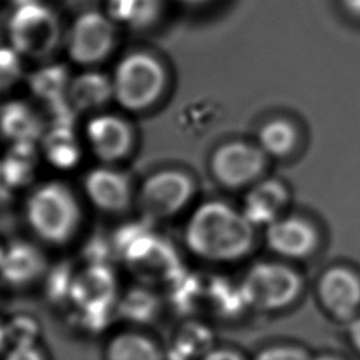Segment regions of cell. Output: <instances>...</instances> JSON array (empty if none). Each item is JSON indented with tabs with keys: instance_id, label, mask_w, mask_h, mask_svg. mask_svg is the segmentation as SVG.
Returning a JSON list of instances; mask_svg holds the SVG:
<instances>
[{
	"instance_id": "obj_26",
	"label": "cell",
	"mask_w": 360,
	"mask_h": 360,
	"mask_svg": "<svg viewBox=\"0 0 360 360\" xmlns=\"http://www.w3.org/2000/svg\"><path fill=\"white\" fill-rule=\"evenodd\" d=\"M21 76V55L13 46H0V93L14 87Z\"/></svg>"
},
{
	"instance_id": "obj_17",
	"label": "cell",
	"mask_w": 360,
	"mask_h": 360,
	"mask_svg": "<svg viewBox=\"0 0 360 360\" xmlns=\"http://www.w3.org/2000/svg\"><path fill=\"white\" fill-rule=\"evenodd\" d=\"M0 132L11 143H35L44 135L39 118L21 101H11L0 108Z\"/></svg>"
},
{
	"instance_id": "obj_14",
	"label": "cell",
	"mask_w": 360,
	"mask_h": 360,
	"mask_svg": "<svg viewBox=\"0 0 360 360\" xmlns=\"http://www.w3.org/2000/svg\"><path fill=\"white\" fill-rule=\"evenodd\" d=\"M45 270V257L42 252L30 242L15 240L4 248L0 274L14 285L31 283Z\"/></svg>"
},
{
	"instance_id": "obj_34",
	"label": "cell",
	"mask_w": 360,
	"mask_h": 360,
	"mask_svg": "<svg viewBox=\"0 0 360 360\" xmlns=\"http://www.w3.org/2000/svg\"><path fill=\"white\" fill-rule=\"evenodd\" d=\"M183 1L188 4H201V3H205L207 0H183Z\"/></svg>"
},
{
	"instance_id": "obj_11",
	"label": "cell",
	"mask_w": 360,
	"mask_h": 360,
	"mask_svg": "<svg viewBox=\"0 0 360 360\" xmlns=\"http://www.w3.org/2000/svg\"><path fill=\"white\" fill-rule=\"evenodd\" d=\"M84 191L89 200L101 211L122 212L132 198L129 179L111 167H97L84 177Z\"/></svg>"
},
{
	"instance_id": "obj_8",
	"label": "cell",
	"mask_w": 360,
	"mask_h": 360,
	"mask_svg": "<svg viewBox=\"0 0 360 360\" xmlns=\"http://www.w3.org/2000/svg\"><path fill=\"white\" fill-rule=\"evenodd\" d=\"M115 42L114 21L100 11L80 14L68 35L69 58L79 65L89 66L104 60Z\"/></svg>"
},
{
	"instance_id": "obj_21",
	"label": "cell",
	"mask_w": 360,
	"mask_h": 360,
	"mask_svg": "<svg viewBox=\"0 0 360 360\" xmlns=\"http://www.w3.org/2000/svg\"><path fill=\"white\" fill-rule=\"evenodd\" d=\"M38 153L34 143H13L0 162V174L4 186L24 187L35 176Z\"/></svg>"
},
{
	"instance_id": "obj_24",
	"label": "cell",
	"mask_w": 360,
	"mask_h": 360,
	"mask_svg": "<svg viewBox=\"0 0 360 360\" xmlns=\"http://www.w3.org/2000/svg\"><path fill=\"white\" fill-rule=\"evenodd\" d=\"M259 139L264 152L283 156L290 153L295 146L297 131L285 120H273L260 129Z\"/></svg>"
},
{
	"instance_id": "obj_27",
	"label": "cell",
	"mask_w": 360,
	"mask_h": 360,
	"mask_svg": "<svg viewBox=\"0 0 360 360\" xmlns=\"http://www.w3.org/2000/svg\"><path fill=\"white\" fill-rule=\"evenodd\" d=\"M155 297L145 290H132L124 300V308L129 315H134L136 311L138 316L149 315L155 308Z\"/></svg>"
},
{
	"instance_id": "obj_28",
	"label": "cell",
	"mask_w": 360,
	"mask_h": 360,
	"mask_svg": "<svg viewBox=\"0 0 360 360\" xmlns=\"http://www.w3.org/2000/svg\"><path fill=\"white\" fill-rule=\"evenodd\" d=\"M0 360H48V357L38 343H34L8 346Z\"/></svg>"
},
{
	"instance_id": "obj_4",
	"label": "cell",
	"mask_w": 360,
	"mask_h": 360,
	"mask_svg": "<svg viewBox=\"0 0 360 360\" xmlns=\"http://www.w3.org/2000/svg\"><path fill=\"white\" fill-rule=\"evenodd\" d=\"M128 269L145 283L169 281L180 273V260L169 240L142 228H128L118 238Z\"/></svg>"
},
{
	"instance_id": "obj_30",
	"label": "cell",
	"mask_w": 360,
	"mask_h": 360,
	"mask_svg": "<svg viewBox=\"0 0 360 360\" xmlns=\"http://www.w3.org/2000/svg\"><path fill=\"white\" fill-rule=\"evenodd\" d=\"M201 360H243V359L232 350L222 349V347H212L204 356H201Z\"/></svg>"
},
{
	"instance_id": "obj_13",
	"label": "cell",
	"mask_w": 360,
	"mask_h": 360,
	"mask_svg": "<svg viewBox=\"0 0 360 360\" xmlns=\"http://www.w3.org/2000/svg\"><path fill=\"white\" fill-rule=\"evenodd\" d=\"M319 292L325 305L340 316H347L360 305V280L345 267H333L321 278Z\"/></svg>"
},
{
	"instance_id": "obj_16",
	"label": "cell",
	"mask_w": 360,
	"mask_h": 360,
	"mask_svg": "<svg viewBox=\"0 0 360 360\" xmlns=\"http://www.w3.org/2000/svg\"><path fill=\"white\" fill-rule=\"evenodd\" d=\"M288 200L287 190L278 181H263L253 187L245 198L243 215L252 225H270Z\"/></svg>"
},
{
	"instance_id": "obj_19",
	"label": "cell",
	"mask_w": 360,
	"mask_h": 360,
	"mask_svg": "<svg viewBox=\"0 0 360 360\" xmlns=\"http://www.w3.org/2000/svg\"><path fill=\"white\" fill-rule=\"evenodd\" d=\"M45 159L55 167L70 169L82 158L80 143L69 124H55L41 138Z\"/></svg>"
},
{
	"instance_id": "obj_37",
	"label": "cell",
	"mask_w": 360,
	"mask_h": 360,
	"mask_svg": "<svg viewBox=\"0 0 360 360\" xmlns=\"http://www.w3.org/2000/svg\"><path fill=\"white\" fill-rule=\"evenodd\" d=\"M3 253H4V248L0 245V264H1V259H3Z\"/></svg>"
},
{
	"instance_id": "obj_12",
	"label": "cell",
	"mask_w": 360,
	"mask_h": 360,
	"mask_svg": "<svg viewBox=\"0 0 360 360\" xmlns=\"http://www.w3.org/2000/svg\"><path fill=\"white\" fill-rule=\"evenodd\" d=\"M266 239L273 250L288 257H302L316 245L314 228L300 218L274 221L267 228Z\"/></svg>"
},
{
	"instance_id": "obj_20",
	"label": "cell",
	"mask_w": 360,
	"mask_h": 360,
	"mask_svg": "<svg viewBox=\"0 0 360 360\" xmlns=\"http://www.w3.org/2000/svg\"><path fill=\"white\" fill-rule=\"evenodd\" d=\"M105 360H163V353L149 335L124 330L108 340Z\"/></svg>"
},
{
	"instance_id": "obj_29",
	"label": "cell",
	"mask_w": 360,
	"mask_h": 360,
	"mask_svg": "<svg viewBox=\"0 0 360 360\" xmlns=\"http://www.w3.org/2000/svg\"><path fill=\"white\" fill-rule=\"evenodd\" d=\"M256 360H308V359L305 353L298 349L288 347V346H278V347H271L262 352L256 357Z\"/></svg>"
},
{
	"instance_id": "obj_15",
	"label": "cell",
	"mask_w": 360,
	"mask_h": 360,
	"mask_svg": "<svg viewBox=\"0 0 360 360\" xmlns=\"http://www.w3.org/2000/svg\"><path fill=\"white\" fill-rule=\"evenodd\" d=\"M114 274L104 263H93L86 267L72 280L70 287L73 298L87 308L105 305L114 297Z\"/></svg>"
},
{
	"instance_id": "obj_1",
	"label": "cell",
	"mask_w": 360,
	"mask_h": 360,
	"mask_svg": "<svg viewBox=\"0 0 360 360\" xmlns=\"http://www.w3.org/2000/svg\"><path fill=\"white\" fill-rule=\"evenodd\" d=\"M184 240L198 257L231 262L248 253L253 243V225L231 205L221 201L201 204L190 217Z\"/></svg>"
},
{
	"instance_id": "obj_25",
	"label": "cell",
	"mask_w": 360,
	"mask_h": 360,
	"mask_svg": "<svg viewBox=\"0 0 360 360\" xmlns=\"http://www.w3.org/2000/svg\"><path fill=\"white\" fill-rule=\"evenodd\" d=\"M6 333L8 346L14 345H34L39 336L38 322L30 315H15L6 323Z\"/></svg>"
},
{
	"instance_id": "obj_33",
	"label": "cell",
	"mask_w": 360,
	"mask_h": 360,
	"mask_svg": "<svg viewBox=\"0 0 360 360\" xmlns=\"http://www.w3.org/2000/svg\"><path fill=\"white\" fill-rule=\"evenodd\" d=\"M343 3L352 13L360 15V0H343Z\"/></svg>"
},
{
	"instance_id": "obj_38",
	"label": "cell",
	"mask_w": 360,
	"mask_h": 360,
	"mask_svg": "<svg viewBox=\"0 0 360 360\" xmlns=\"http://www.w3.org/2000/svg\"><path fill=\"white\" fill-rule=\"evenodd\" d=\"M0 183H1V174H0Z\"/></svg>"
},
{
	"instance_id": "obj_31",
	"label": "cell",
	"mask_w": 360,
	"mask_h": 360,
	"mask_svg": "<svg viewBox=\"0 0 360 360\" xmlns=\"http://www.w3.org/2000/svg\"><path fill=\"white\" fill-rule=\"evenodd\" d=\"M350 336L354 342V345L360 349V318L356 319L350 328Z\"/></svg>"
},
{
	"instance_id": "obj_2",
	"label": "cell",
	"mask_w": 360,
	"mask_h": 360,
	"mask_svg": "<svg viewBox=\"0 0 360 360\" xmlns=\"http://www.w3.org/2000/svg\"><path fill=\"white\" fill-rule=\"evenodd\" d=\"M31 229L48 243H65L77 231L80 207L72 190L59 181L37 187L25 205Z\"/></svg>"
},
{
	"instance_id": "obj_18",
	"label": "cell",
	"mask_w": 360,
	"mask_h": 360,
	"mask_svg": "<svg viewBox=\"0 0 360 360\" xmlns=\"http://www.w3.org/2000/svg\"><path fill=\"white\" fill-rule=\"evenodd\" d=\"M66 98L79 111L100 108L112 98V82L103 73L84 72L70 80Z\"/></svg>"
},
{
	"instance_id": "obj_23",
	"label": "cell",
	"mask_w": 360,
	"mask_h": 360,
	"mask_svg": "<svg viewBox=\"0 0 360 360\" xmlns=\"http://www.w3.org/2000/svg\"><path fill=\"white\" fill-rule=\"evenodd\" d=\"M70 77L66 69L60 65H48L32 75L28 79L31 91L48 103H60L62 97H66L70 84Z\"/></svg>"
},
{
	"instance_id": "obj_35",
	"label": "cell",
	"mask_w": 360,
	"mask_h": 360,
	"mask_svg": "<svg viewBox=\"0 0 360 360\" xmlns=\"http://www.w3.org/2000/svg\"><path fill=\"white\" fill-rule=\"evenodd\" d=\"M315 360H336L335 357H329V356H322V357H318Z\"/></svg>"
},
{
	"instance_id": "obj_10",
	"label": "cell",
	"mask_w": 360,
	"mask_h": 360,
	"mask_svg": "<svg viewBox=\"0 0 360 360\" xmlns=\"http://www.w3.org/2000/svg\"><path fill=\"white\" fill-rule=\"evenodd\" d=\"M86 138L91 152L105 163L124 159L134 145L129 124L112 114L91 118L86 125Z\"/></svg>"
},
{
	"instance_id": "obj_6",
	"label": "cell",
	"mask_w": 360,
	"mask_h": 360,
	"mask_svg": "<svg viewBox=\"0 0 360 360\" xmlns=\"http://www.w3.org/2000/svg\"><path fill=\"white\" fill-rule=\"evenodd\" d=\"M193 193L194 183L187 173L162 170L149 176L141 186L138 208L145 219H167L187 205Z\"/></svg>"
},
{
	"instance_id": "obj_22",
	"label": "cell",
	"mask_w": 360,
	"mask_h": 360,
	"mask_svg": "<svg viewBox=\"0 0 360 360\" xmlns=\"http://www.w3.org/2000/svg\"><path fill=\"white\" fill-rule=\"evenodd\" d=\"M159 0H107V15L129 28H145L159 15Z\"/></svg>"
},
{
	"instance_id": "obj_3",
	"label": "cell",
	"mask_w": 360,
	"mask_h": 360,
	"mask_svg": "<svg viewBox=\"0 0 360 360\" xmlns=\"http://www.w3.org/2000/svg\"><path fill=\"white\" fill-rule=\"evenodd\" d=\"M112 97L128 111H143L153 105L166 86V70L150 53L136 51L125 55L117 65Z\"/></svg>"
},
{
	"instance_id": "obj_32",
	"label": "cell",
	"mask_w": 360,
	"mask_h": 360,
	"mask_svg": "<svg viewBox=\"0 0 360 360\" xmlns=\"http://www.w3.org/2000/svg\"><path fill=\"white\" fill-rule=\"evenodd\" d=\"M7 347H8V340H7L6 326H4V322H0V357L4 354Z\"/></svg>"
},
{
	"instance_id": "obj_36",
	"label": "cell",
	"mask_w": 360,
	"mask_h": 360,
	"mask_svg": "<svg viewBox=\"0 0 360 360\" xmlns=\"http://www.w3.org/2000/svg\"><path fill=\"white\" fill-rule=\"evenodd\" d=\"M18 4L17 6H21V4H25V3H30V1H34V0H15Z\"/></svg>"
},
{
	"instance_id": "obj_7",
	"label": "cell",
	"mask_w": 360,
	"mask_h": 360,
	"mask_svg": "<svg viewBox=\"0 0 360 360\" xmlns=\"http://www.w3.org/2000/svg\"><path fill=\"white\" fill-rule=\"evenodd\" d=\"M239 288L246 304L276 309L294 300L300 291V278L285 266L262 263L248 271Z\"/></svg>"
},
{
	"instance_id": "obj_9",
	"label": "cell",
	"mask_w": 360,
	"mask_h": 360,
	"mask_svg": "<svg viewBox=\"0 0 360 360\" xmlns=\"http://www.w3.org/2000/svg\"><path fill=\"white\" fill-rule=\"evenodd\" d=\"M263 149L233 141L219 146L211 158V170L225 187L236 188L256 180L264 169Z\"/></svg>"
},
{
	"instance_id": "obj_5",
	"label": "cell",
	"mask_w": 360,
	"mask_h": 360,
	"mask_svg": "<svg viewBox=\"0 0 360 360\" xmlns=\"http://www.w3.org/2000/svg\"><path fill=\"white\" fill-rule=\"evenodd\" d=\"M8 38L21 56L45 59L59 44L60 24L49 7L34 0L17 6L8 22Z\"/></svg>"
}]
</instances>
